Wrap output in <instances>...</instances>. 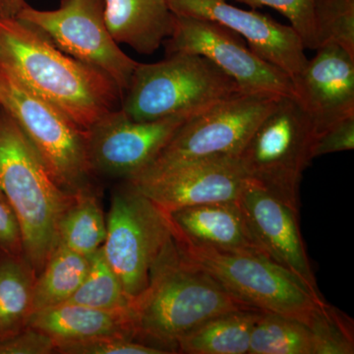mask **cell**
Segmentation results:
<instances>
[{
  "instance_id": "obj_29",
  "label": "cell",
  "mask_w": 354,
  "mask_h": 354,
  "mask_svg": "<svg viewBox=\"0 0 354 354\" xmlns=\"http://www.w3.org/2000/svg\"><path fill=\"white\" fill-rule=\"evenodd\" d=\"M252 8L272 7L290 20L291 27L301 39L305 48L318 50L315 14L316 0H235Z\"/></svg>"
},
{
  "instance_id": "obj_34",
  "label": "cell",
  "mask_w": 354,
  "mask_h": 354,
  "mask_svg": "<svg viewBox=\"0 0 354 354\" xmlns=\"http://www.w3.org/2000/svg\"><path fill=\"white\" fill-rule=\"evenodd\" d=\"M0 201L6 202V196H4L3 190H2L1 185H0Z\"/></svg>"
},
{
  "instance_id": "obj_19",
  "label": "cell",
  "mask_w": 354,
  "mask_h": 354,
  "mask_svg": "<svg viewBox=\"0 0 354 354\" xmlns=\"http://www.w3.org/2000/svg\"><path fill=\"white\" fill-rule=\"evenodd\" d=\"M28 327L41 330L55 342L78 341L109 335L134 339L129 307L102 310L64 302L35 311Z\"/></svg>"
},
{
  "instance_id": "obj_3",
  "label": "cell",
  "mask_w": 354,
  "mask_h": 354,
  "mask_svg": "<svg viewBox=\"0 0 354 354\" xmlns=\"http://www.w3.org/2000/svg\"><path fill=\"white\" fill-rule=\"evenodd\" d=\"M0 185L19 223L23 253L38 274L57 248L58 223L76 195L58 186L31 142L1 106Z\"/></svg>"
},
{
  "instance_id": "obj_6",
  "label": "cell",
  "mask_w": 354,
  "mask_h": 354,
  "mask_svg": "<svg viewBox=\"0 0 354 354\" xmlns=\"http://www.w3.org/2000/svg\"><path fill=\"white\" fill-rule=\"evenodd\" d=\"M174 237L189 259L251 308L307 324L325 302L297 276L264 254L216 250L191 243L176 234Z\"/></svg>"
},
{
  "instance_id": "obj_14",
  "label": "cell",
  "mask_w": 354,
  "mask_h": 354,
  "mask_svg": "<svg viewBox=\"0 0 354 354\" xmlns=\"http://www.w3.org/2000/svg\"><path fill=\"white\" fill-rule=\"evenodd\" d=\"M174 15L208 20L227 28L248 43L263 59L279 67L290 78L308 62L301 39L286 26L257 11L243 10L227 0H165Z\"/></svg>"
},
{
  "instance_id": "obj_7",
  "label": "cell",
  "mask_w": 354,
  "mask_h": 354,
  "mask_svg": "<svg viewBox=\"0 0 354 354\" xmlns=\"http://www.w3.org/2000/svg\"><path fill=\"white\" fill-rule=\"evenodd\" d=\"M316 132L295 97H279L237 156L247 177L298 208L302 174L311 164Z\"/></svg>"
},
{
  "instance_id": "obj_25",
  "label": "cell",
  "mask_w": 354,
  "mask_h": 354,
  "mask_svg": "<svg viewBox=\"0 0 354 354\" xmlns=\"http://www.w3.org/2000/svg\"><path fill=\"white\" fill-rule=\"evenodd\" d=\"M131 301L104 257L102 247L91 256L90 268L83 283L67 302L102 310H123Z\"/></svg>"
},
{
  "instance_id": "obj_8",
  "label": "cell",
  "mask_w": 354,
  "mask_h": 354,
  "mask_svg": "<svg viewBox=\"0 0 354 354\" xmlns=\"http://www.w3.org/2000/svg\"><path fill=\"white\" fill-rule=\"evenodd\" d=\"M102 251L131 300L145 290L151 267L174 236L167 212L124 181L111 193Z\"/></svg>"
},
{
  "instance_id": "obj_4",
  "label": "cell",
  "mask_w": 354,
  "mask_h": 354,
  "mask_svg": "<svg viewBox=\"0 0 354 354\" xmlns=\"http://www.w3.org/2000/svg\"><path fill=\"white\" fill-rule=\"evenodd\" d=\"M239 91L208 58L176 53L156 64L137 65L120 109L138 121L192 116Z\"/></svg>"
},
{
  "instance_id": "obj_2",
  "label": "cell",
  "mask_w": 354,
  "mask_h": 354,
  "mask_svg": "<svg viewBox=\"0 0 354 354\" xmlns=\"http://www.w3.org/2000/svg\"><path fill=\"white\" fill-rule=\"evenodd\" d=\"M247 309L253 308L189 259L172 236L151 267L145 290L130 304L129 314L136 341L171 354L186 333L216 316Z\"/></svg>"
},
{
  "instance_id": "obj_26",
  "label": "cell",
  "mask_w": 354,
  "mask_h": 354,
  "mask_svg": "<svg viewBox=\"0 0 354 354\" xmlns=\"http://www.w3.org/2000/svg\"><path fill=\"white\" fill-rule=\"evenodd\" d=\"M315 354L354 353L353 320L341 310L324 302L309 319Z\"/></svg>"
},
{
  "instance_id": "obj_20",
  "label": "cell",
  "mask_w": 354,
  "mask_h": 354,
  "mask_svg": "<svg viewBox=\"0 0 354 354\" xmlns=\"http://www.w3.org/2000/svg\"><path fill=\"white\" fill-rule=\"evenodd\" d=\"M37 274L24 255L0 249V342L19 334L34 313Z\"/></svg>"
},
{
  "instance_id": "obj_18",
  "label": "cell",
  "mask_w": 354,
  "mask_h": 354,
  "mask_svg": "<svg viewBox=\"0 0 354 354\" xmlns=\"http://www.w3.org/2000/svg\"><path fill=\"white\" fill-rule=\"evenodd\" d=\"M106 25L118 44L152 55L171 36L174 14L165 0H104Z\"/></svg>"
},
{
  "instance_id": "obj_10",
  "label": "cell",
  "mask_w": 354,
  "mask_h": 354,
  "mask_svg": "<svg viewBox=\"0 0 354 354\" xmlns=\"http://www.w3.org/2000/svg\"><path fill=\"white\" fill-rule=\"evenodd\" d=\"M17 17L38 28L66 55L111 77L123 97L139 62L123 53L111 36L104 0H62L55 10L27 6Z\"/></svg>"
},
{
  "instance_id": "obj_31",
  "label": "cell",
  "mask_w": 354,
  "mask_h": 354,
  "mask_svg": "<svg viewBox=\"0 0 354 354\" xmlns=\"http://www.w3.org/2000/svg\"><path fill=\"white\" fill-rule=\"evenodd\" d=\"M55 342L41 330L28 327L10 339L0 342V354H53Z\"/></svg>"
},
{
  "instance_id": "obj_15",
  "label": "cell",
  "mask_w": 354,
  "mask_h": 354,
  "mask_svg": "<svg viewBox=\"0 0 354 354\" xmlns=\"http://www.w3.org/2000/svg\"><path fill=\"white\" fill-rule=\"evenodd\" d=\"M237 201L263 252L322 297L300 234L298 208L251 179Z\"/></svg>"
},
{
  "instance_id": "obj_17",
  "label": "cell",
  "mask_w": 354,
  "mask_h": 354,
  "mask_svg": "<svg viewBox=\"0 0 354 354\" xmlns=\"http://www.w3.org/2000/svg\"><path fill=\"white\" fill-rule=\"evenodd\" d=\"M167 215L174 234L191 243L228 252L266 255L239 201L195 205L169 212Z\"/></svg>"
},
{
  "instance_id": "obj_9",
  "label": "cell",
  "mask_w": 354,
  "mask_h": 354,
  "mask_svg": "<svg viewBox=\"0 0 354 354\" xmlns=\"http://www.w3.org/2000/svg\"><path fill=\"white\" fill-rule=\"evenodd\" d=\"M279 97L239 91L216 102L184 121L144 171L200 158H237Z\"/></svg>"
},
{
  "instance_id": "obj_33",
  "label": "cell",
  "mask_w": 354,
  "mask_h": 354,
  "mask_svg": "<svg viewBox=\"0 0 354 354\" xmlns=\"http://www.w3.org/2000/svg\"><path fill=\"white\" fill-rule=\"evenodd\" d=\"M27 6L26 0H0V19L17 17Z\"/></svg>"
},
{
  "instance_id": "obj_13",
  "label": "cell",
  "mask_w": 354,
  "mask_h": 354,
  "mask_svg": "<svg viewBox=\"0 0 354 354\" xmlns=\"http://www.w3.org/2000/svg\"><path fill=\"white\" fill-rule=\"evenodd\" d=\"M237 158L185 160L127 180L167 213L206 203L237 201L248 183Z\"/></svg>"
},
{
  "instance_id": "obj_30",
  "label": "cell",
  "mask_w": 354,
  "mask_h": 354,
  "mask_svg": "<svg viewBox=\"0 0 354 354\" xmlns=\"http://www.w3.org/2000/svg\"><path fill=\"white\" fill-rule=\"evenodd\" d=\"M354 148V115L335 123L316 137L313 158L344 152Z\"/></svg>"
},
{
  "instance_id": "obj_23",
  "label": "cell",
  "mask_w": 354,
  "mask_h": 354,
  "mask_svg": "<svg viewBox=\"0 0 354 354\" xmlns=\"http://www.w3.org/2000/svg\"><path fill=\"white\" fill-rule=\"evenodd\" d=\"M91 265V257L57 245L34 286V312L64 304L83 283Z\"/></svg>"
},
{
  "instance_id": "obj_12",
  "label": "cell",
  "mask_w": 354,
  "mask_h": 354,
  "mask_svg": "<svg viewBox=\"0 0 354 354\" xmlns=\"http://www.w3.org/2000/svg\"><path fill=\"white\" fill-rule=\"evenodd\" d=\"M174 115L132 120L121 109L109 111L87 130V152L95 177L129 180L147 169L189 118Z\"/></svg>"
},
{
  "instance_id": "obj_16",
  "label": "cell",
  "mask_w": 354,
  "mask_h": 354,
  "mask_svg": "<svg viewBox=\"0 0 354 354\" xmlns=\"http://www.w3.org/2000/svg\"><path fill=\"white\" fill-rule=\"evenodd\" d=\"M291 80L316 137L354 115V57L337 44L320 46Z\"/></svg>"
},
{
  "instance_id": "obj_5",
  "label": "cell",
  "mask_w": 354,
  "mask_h": 354,
  "mask_svg": "<svg viewBox=\"0 0 354 354\" xmlns=\"http://www.w3.org/2000/svg\"><path fill=\"white\" fill-rule=\"evenodd\" d=\"M0 106L17 123L58 186L71 195L97 191L87 131L0 65Z\"/></svg>"
},
{
  "instance_id": "obj_27",
  "label": "cell",
  "mask_w": 354,
  "mask_h": 354,
  "mask_svg": "<svg viewBox=\"0 0 354 354\" xmlns=\"http://www.w3.org/2000/svg\"><path fill=\"white\" fill-rule=\"evenodd\" d=\"M319 48L334 44L354 57V0H316Z\"/></svg>"
},
{
  "instance_id": "obj_22",
  "label": "cell",
  "mask_w": 354,
  "mask_h": 354,
  "mask_svg": "<svg viewBox=\"0 0 354 354\" xmlns=\"http://www.w3.org/2000/svg\"><path fill=\"white\" fill-rule=\"evenodd\" d=\"M106 218L97 191L76 195L57 230V245L91 257L104 245Z\"/></svg>"
},
{
  "instance_id": "obj_11",
  "label": "cell",
  "mask_w": 354,
  "mask_h": 354,
  "mask_svg": "<svg viewBox=\"0 0 354 354\" xmlns=\"http://www.w3.org/2000/svg\"><path fill=\"white\" fill-rule=\"evenodd\" d=\"M162 44L167 55L185 53L208 58L230 76L242 92L295 97L290 77L260 57L239 35L223 26L174 15L171 36Z\"/></svg>"
},
{
  "instance_id": "obj_21",
  "label": "cell",
  "mask_w": 354,
  "mask_h": 354,
  "mask_svg": "<svg viewBox=\"0 0 354 354\" xmlns=\"http://www.w3.org/2000/svg\"><path fill=\"white\" fill-rule=\"evenodd\" d=\"M262 312L247 309L209 319L176 342V353L245 354L251 333Z\"/></svg>"
},
{
  "instance_id": "obj_32",
  "label": "cell",
  "mask_w": 354,
  "mask_h": 354,
  "mask_svg": "<svg viewBox=\"0 0 354 354\" xmlns=\"http://www.w3.org/2000/svg\"><path fill=\"white\" fill-rule=\"evenodd\" d=\"M0 249L24 255L19 223L8 203L3 201H0Z\"/></svg>"
},
{
  "instance_id": "obj_1",
  "label": "cell",
  "mask_w": 354,
  "mask_h": 354,
  "mask_svg": "<svg viewBox=\"0 0 354 354\" xmlns=\"http://www.w3.org/2000/svg\"><path fill=\"white\" fill-rule=\"evenodd\" d=\"M0 65L86 131L120 109L122 94L111 77L66 55L20 18L0 19Z\"/></svg>"
},
{
  "instance_id": "obj_28",
  "label": "cell",
  "mask_w": 354,
  "mask_h": 354,
  "mask_svg": "<svg viewBox=\"0 0 354 354\" xmlns=\"http://www.w3.org/2000/svg\"><path fill=\"white\" fill-rule=\"evenodd\" d=\"M55 342V353L62 354H167L162 349L121 335Z\"/></svg>"
},
{
  "instance_id": "obj_24",
  "label": "cell",
  "mask_w": 354,
  "mask_h": 354,
  "mask_svg": "<svg viewBox=\"0 0 354 354\" xmlns=\"http://www.w3.org/2000/svg\"><path fill=\"white\" fill-rule=\"evenodd\" d=\"M249 354H315L313 335L297 319L262 312L251 333Z\"/></svg>"
}]
</instances>
